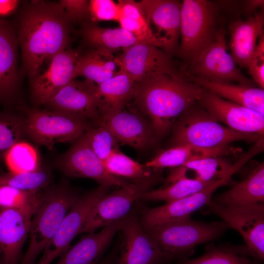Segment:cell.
Listing matches in <instances>:
<instances>
[{
    "label": "cell",
    "mask_w": 264,
    "mask_h": 264,
    "mask_svg": "<svg viewBox=\"0 0 264 264\" xmlns=\"http://www.w3.org/2000/svg\"><path fill=\"white\" fill-rule=\"evenodd\" d=\"M256 49L248 67L249 73L262 89L264 88V36L259 39Z\"/></svg>",
    "instance_id": "cell-43"
},
{
    "label": "cell",
    "mask_w": 264,
    "mask_h": 264,
    "mask_svg": "<svg viewBox=\"0 0 264 264\" xmlns=\"http://www.w3.org/2000/svg\"><path fill=\"white\" fill-rule=\"evenodd\" d=\"M223 206H244L264 203V165L259 164L242 181L229 190L212 198Z\"/></svg>",
    "instance_id": "cell-30"
},
{
    "label": "cell",
    "mask_w": 264,
    "mask_h": 264,
    "mask_svg": "<svg viewBox=\"0 0 264 264\" xmlns=\"http://www.w3.org/2000/svg\"><path fill=\"white\" fill-rule=\"evenodd\" d=\"M51 181L50 171L42 167L32 172L0 173V185L27 192H40L50 185Z\"/></svg>",
    "instance_id": "cell-36"
},
{
    "label": "cell",
    "mask_w": 264,
    "mask_h": 264,
    "mask_svg": "<svg viewBox=\"0 0 264 264\" xmlns=\"http://www.w3.org/2000/svg\"><path fill=\"white\" fill-rule=\"evenodd\" d=\"M90 21L96 23L102 21H117L120 14L118 2L112 0H89Z\"/></svg>",
    "instance_id": "cell-41"
},
{
    "label": "cell",
    "mask_w": 264,
    "mask_h": 264,
    "mask_svg": "<svg viewBox=\"0 0 264 264\" xmlns=\"http://www.w3.org/2000/svg\"><path fill=\"white\" fill-rule=\"evenodd\" d=\"M120 71L113 53L101 49L88 48L77 59L74 78L84 77L98 85L113 77Z\"/></svg>",
    "instance_id": "cell-29"
},
{
    "label": "cell",
    "mask_w": 264,
    "mask_h": 264,
    "mask_svg": "<svg viewBox=\"0 0 264 264\" xmlns=\"http://www.w3.org/2000/svg\"><path fill=\"white\" fill-rule=\"evenodd\" d=\"M183 72L190 80L206 90L264 115V89L240 84L211 82L193 76L184 70Z\"/></svg>",
    "instance_id": "cell-27"
},
{
    "label": "cell",
    "mask_w": 264,
    "mask_h": 264,
    "mask_svg": "<svg viewBox=\"0 0 264 264\" xmlns=\"http://www.w3.org/2000/svg\"><path fill=\"white\" fill-rule=\"evenodd\" d=\"M229 228L223 221L205 222L193 220L191 216L143 228L172 260L189 258L197 245L218 238Z\"/></svg>",
    "instance_id": "cell-5"
},
{
    "label": "cell",
    "mask_w": 264,
    "mask_h": 264,
    "mask_svg": "<svg viewBox=\"0 0 264 264\" xmlns=\"http://www.w3.org/2000/svg\"><path fill=\"white\" fill-rule=\"evenodd\" d=\"M95 264H112V262L110 259L108 258L99 262Z\"/></svg>",
    "instance_id": "cell-46"
},
{
    "label": "cell",
    "mask_w": 264,
    "mask_h": 264,
    "mask_svg": "<svg viewBox=\"0 0 264 264\" xmlns=\"http://www.w3.org/2000/svg\"><path fill=\"white\" fill-rule=\"evenodd\" d=\"M72 22L81 23L90 20L89 0H60L58 2Z\"/></svg>",
    "instance_id": "cell-42"
},
{
    "label": "cell",
    "mask_w": 264,
    "mask_h": 264,
    "mask_svg": "<svg viewBox=\"0 0 264 264\" xmlns=\"http://www.w3.org/2000/svg\"><path fill=\"white\" fill-rule=\"evenodd\" d=\"M233 167L234 164L223 156L195 160L171 168L163 185L183 178L200 181H216L226 176Z\"/></svg>",
    "instance_id": "cell-31"
},
{
    "label": "cell",
    "mask_w": 264,
    "mask_h": 264,
    "mask_svg": "<svg viewBox=\"0 0 264 264\" xmlns=\"http://www.w3.org/2000/svg\"><path fill=\"white\" fill-rule=\"evenodd\" d=\"M264 5V0H247L245 2L244 7L245 9L248 11H252L255 10L260 6Z\"/></svg>",
    "instance_id": "cell-45"
},
{
    "label": "cell",
    "mask_w": 264,
    "mask_h": 264,
    "mask_svg": "<svg viewBox=\"0 0 264 264\" xmlns=\"http://www.w3.org/2000/svg\"><path fill=\"white\" fill-rule=\"evenodd\" d=\"M19 42L15 26L0 17V101H9L17 93L21 72L18 68Z\"/></svg>",
    "instance_id": "cell-21"
},
{
    "label": "cell",
    "mask_w": 264,
    "mask_h": 264,
    "mask_svg": "<svg viewBox=\"0 0 264 264\" xmlns=\"http://www.w3.org/2000/svg\"><path fill=\"white\" fill-rule=\"evenodd\" d=\"M242 151L241 148L231 145L212 148L188 145L174 146L160 152L144 165L155 171L165 168L177 167L191 161L209 157L237 155Z\"/></svg>",
    "instance_id": "cell-25"
},
{
    "label": "cell",
    "mask_w": 264,
    "mask_h": 264,
    "mask_svg": "<svg viewBox=\"0 0 264 264\" xmlns=\"http://www.w3.org/2000/svg\"><path fill=\"white\" fill-rule=\"evenodd\" d=\"M41 192H27L0 185V208L20 210L33 215L38 206Z\"/></svg>",
    "instance_id": "cell-39"
},
{
    "label": "cell",
    "mask_w": 264,
    "mask_h": 264,
    "mask_svg": "<svg viewBox=\"0 0 264 264\" xmlns=\"http://www.w3.org/2000/svg\"><path fill=\"white\" fill-rule=\"evenodd\" d=\"M198 103L219 122L233 130L264 136V115L204 89Z\"/></svg>",
    "instance_id": "cell-19"
},
{
    "label": "cell",
    "mask_w": 264,
    "mask_h": 264,
    "mask_svg": "<svg viewBox=\"0 0 264 264\" xmlns=\"http://www.w3.org/2000/svg\"><path fill=\"white\" fill-rule=\"evenodd\" d=\"M79 197L66 181L50 185L41 191L38 206L31 219L29 245L20 264H36L37 258L54 237Z\"/></svg>",
    "instance_id": "cell-3"
},
{
    "label": "cell",
    "mask_w": 264,
    "mask_h": 264,
    "mask_svg": "<svg viewBox=\"0 0 264 264\" xmlns=\"http://www.w3.org/2000/svg\"><path fill=\"white\" fill-rule=\"evenodd\" d=\"M225 31L221 27L217 31L212 44L190 65L191 75L209 81L219 83L237 82L252 86V82L238 68L231 54L227 51Z\"/></svg>",
    "instance_id": "cell-10"
},
{
    "label": "cell",
    "mask_w": 264,
    "mask_h": 264,
    "mask_svg": "<svg viewBox=\"0 0 264 264\" xmlns=\"http://www.w3.org/2000/svg\"><path fill=\"white\" fill-rule=\"evenodd\" d=\"M163 180L159 171L149 178L133 182L102 197L91 208L80 234L92 233L111 223L126 218L132 206L142 195Z\"/></svg>",
    "instance_id": "cell-8"
},
{
    "label": "cell",
    "mask_w": 264,
    "mask_h": 264,
    "mask_svg": "<svg viewBox=\"0 0 264 264\" xmlns=\"http://www.w3.org/2000/svg\"><path fill=\"white\" fill-rule=\"evenodd\" d=\"M26 135L25 118L0 112V159Z\"/></svg>",
    "instance_id": "cell-38"
},
{
    "label": "cell",
    "mask_w": 264,
    "mask_h": 264,
    "mask_svg": "<svg viewBox=\"0 0 264 264\" xmlns=\"http://www.w3.org/2000/svg\"><path fill=\"white\" fill-rule=\"evenodd\" d=\"M84 134L90 148L103 163L113 151L119 149L118 140L104 124L91 125Z\"/></svg>",
    "instance_id": "cell-40"
},
{
    "label": "cell",
    "mask_w": 264,
    "mask_h": 264,
    "mask_svg": "<svg viewBox=\"0 0 264 264\" xmlns=\"http://www.w3.org/2000/svg\"><path fill=\"white\" fill-rule=\"evenodd\" d=\"M125 219L104 227L97 233H89L62 255L57 264H95L99 262L116 233L120 230Z\"/></svg>",
    "instance_id": "cell-23"
},
{
    "label": "cell",
    "mask_w": 264,
    "mask_h": 264,
    "mask_svg": "<svg viewBox=\"0 0 264 264\" xmlns=\"http://www.w3.org/2000/svg\"><path fill=\"white\" fill-rule=\"evenodd\" d=\"M264 16L257 13L245 21H236L229 26V48L235 62L242 67H248L254 55L257 42L264 34Z\"/></svg>",
    "instance_id": "cell-24"
},
{
    "label": "cell",
    "mask_w": 264,
    "mask_h": 264,
    "mask_svg": "<svg viewBox=\"0 0 264 264\" xmlns=\"http://www.w3.org/2000/svg\"><path fill=\"white\" fill-rule=\"evenodd\" d=\"M0 264H4V261L3 259V257L1 255V254L0 256Z\"/></svg>",
    "instance_id": "cell-47"
},
{
    "label": "cell",
    "mask_w": 264,
    "mask_h": 264,
    "mask_svg": "<svg viewBox=\"0 0 264 264\" xmlns=\"http://www.w3.org/2000/svg\"><path fill=\"white\" fill-rule=\"evenodd\" d=\"M78 34L88 48L101 49L113 53L137 43L132 34L120 26L101 27L90 20L81 23Z\"/></svg>",
    "instance_id": "cell-28"
},
{
    "label": "cell",
    "mask_w": 264,
    "mask_h": 264,
    "mask_svg": "<svg viewBox=\"0 0 264 264\" xmlns=\"http://www.w3.org/2000/svg\"><path fill=\"white\" fill-rule=\"evenodd\" d=\"M148 119L139 111L124 109L100 124L107 127L119 142L141 150L152 146L158 138Z\"/></svg>",
    "instance_id": "cell-20"
},
{
    "label": "cell",
    "mask_w": 264,
    "mask_h": 264,
    "mask_svg": "<svg viewBox=\"0 0 264 264\" xmlns=\"http://www.w3.org/2000/svg\"><path fill=\"white\" fill-rule=\"evenodd\" d=\"M3 159L11 172H32L42 167L37 149L29 143L23 140L10 149Z\"/></svg>",
    "instance_id": "cell-37"
},
{
    "label": "cell",
    "mask_w": 264,
    "mask_h": 264,
    "mask_svg": "<svg viewBox=\"0 0 264 264\" xmlns=\"http://www.w3.org/2000/svg\"><path fill=\"white\" fill-rule=\"evenodd\" d=\"M120 68L134 82H140L156 75L178 73L169 55L151 44L137 43L116 56Z\"/></svg>",
    "instance_id": "cell-13"
},
{
    "label": "cell",
    "mask_w": 264,
    "mask_h": 264,
    "mask_svg": "<svg viewBox=\"0 0 264 264\" xmlns=\"http://www.w3.org/2000/svg\"><path fill=\"white\" fill-rule=\"evenodd\" d=\"M216 181H200L185 178L180 179L169 184L163 185L158 189L146 192L142 195L140 199L151 201L161 200L168 202L197 193Z\"/></svg>",
    "instance_id": "cell-34"
},
{
    "label": "cell",
    "mask_w": 264,
    "mask_h": 264,
    "mask_svg": "<svg viewBox=\"0 0 264 264\" xmlns=\"http://www.w3.org/2000/svg\"><path fill=\"white\" fill-rule=\"evenodd\" d=\"M241 168L236 163L231 172L224 177L219 179L202 190L162 205L146 208L143 211L140 223L143 228L177 220L191 216L194 212L204 207L209 203L214 192L227 184L231 176Z\"/></svg>",
    "instance_id": "cell-15"
},
{
    "label": "cell",
    "mask_w": 264,
    "mask_h": 264,
    "mask_svg": "<svg viewBox=\"0 0 264 264\" xmlns=\"http://www.w3.org/2000/svg\"><path fill=\"white\" fill-rule=\"evenodd\" d=\"M56 164L66 176L91 178L99 185L127 187L132 183L107 170L84 134L72 143L69 148L58 159Z\"/></svg>",
    "instance_id": "cell-11"
},
{
    "label": "cell",
    "mask_w": 264,
    "mask_h": 264,
    "mask_svg": "<svg viewBox=\"0 0 264 264\" xmlns=\"http://www.w3.org/2000/svg\"><path fill=\"white\" fill-rule=\"evenodd\" d=\"M120 230L123 239L118 264H167L172 260L145 231L136 215H128Z\"/></svg>",
    "instance_id": "cell-17"
},
{
    "label": "cell",
    "mask_w": 264,
    "mask_h": 264,
    "mask_svg": "<svg viewBox=\"0 0 264 264\" xmlns=\"http://www.w3.org/2000/svg\"><path fill=\"white\" fill-rule=\"evenodd\" d=\"M80 49L70 48L54 56L47 67L30 80L32 100L37 106L44 105L63 87L75 79L74 74Z\"/></svg>",
    "instance_id": "cell-16"
},
{
    "label": "cell",
    "mask_w": 264,
    "mask_h": 264,
    "mask_svg": "<svg viewBox=\"0 0 264 264\" xmlns=\"http://www.w3.org/2000/svg\"><path fill=\"white\" fill-rule=\"evenodd\" d=\"M155 38L169 55L176 49L180 35L181 2L176 0L138 2Z\"/></svg>",
    "instance_id": "cell-18"
},
{
    "label": "cell",
    "mask_w": 264,
    "mask_h": 264,
    "mask_svg": "<svg viewBox=\"0 0 264 264\" xmlns=\"http://www.w3.org/2000/svg\"><path fill=\"white\" fill-rule=\"evenodd\" d=\"M72 24L58 2H24L14 26L21 50L22 72L29 81L54 56L69 48Z\"/></svg>",
    "instance_id": "cell-1"
},
{
    "label": "cell",
    "mask_w": 264,
    "mask_h": 264,
    "mask_svg": "<svg viewBox=\"0 0 264 264\" xmlns=\"http://www.w3.org/2000/svg\"><path fill=\"white\" fill-rule=\"evenodd\" d=\"M204 89L182 72L161 74L135 82L132 99L150 120L158 137L166 134L177 119L198 103Z\"/></svg>",
    "instance_id": "cell-2"
},
{
    "label": "cell",
    "mask_w": 264,
    "mask_h": 264,
    "mask_svg": "<svg viewBox=\"0 0 264 264\" xmlns=\"http://www.w3.org/2000/svg\"><path fill=\"white\" fill-rule=\"evenodd\" d=\"M134 83L133 80L128 75L119 73L97 85L101 123L123 110L126 105L132 99Z\"/></svg>",
    "instance_id": "cell-26"
},
{
    "label": "cell",
    "mask_w": 264,
    "mask_h": 264,
    "mask_svg": "<svg viewBox=\"0 0 264 264\" xmlns=\"http://www.w3.org/2000/svg\"><path fill=\"white\" fill-rule=\"evenodd\" d=\"M218 8L206 0L181 2V43L178 55L190 65L213 42L218 29Z\"/></svg>",
    "instance_id": "cell-6"
},
{
    "label": "cell",
    "mask_w": 264,
    "mask_h": 264,
    "mask_svg": "<svg viewBox=\"0 0 264 264\" xmlns=\"http://www.w3.org/2000/svg\"><path fill=\"white\" fill-rule=\"evenodd\" d=\"M250 253L244 245L225 243L220 245L209 244L205 252L197 258L178 260V264H258L248 256Z\"/></svg>",
    "instance_id": "cell-33"
},
{
    "label": "cell",
    "mask_w": 264,
    "mask_h": 264,
    "mask_svg": "<svg viewBox=\"0 0 264 264\" xmlns=\"http://www.w3.org/2000/svg\"><path fill=\"white\" fill-rule=\"evenodd\" d=\"M26 135L38 145L52 149L58 143H72L91 126L87 120L50 110L22 107Z\"/></svg>",
    "instance_id": "cell-7"
},
{
    "label": "cell",
    "mask_w": 264,
    "mask_h": 264,
    "mask_svg": "<svg viewBox=\"0 0 264 264\" xmlns=\"http://www.w3.org/2000/svg\"><path fill=\"white\" fill-rule=\"evenodd\" d=\"M104 166L111 174L127 178L137 182L151 177L156 171L146 167L128 156L119 149L113 151L103 162Z\"/></svg>",
    "instance_id": "cell-35"
},
{
    "label": "cell",
    "mask_w": 264,
    "mask_h": 264,
    "mask_svg": "<svg viewBox=\"0 0 264 264\" xmlns=\"http://www.w3.org/2000/svg\"><path fill=\"white\" fill-rule=\"evenodd\" d=\"M21 3L22 1L18 0H0V17H7L14 13Z\"/></svg>",
    "instance_id": "cell-44"
},
{
    "label": "cell",
    "mask_w": 264,
    "mask_h": 264,
    "mask_svg": "<svg viewBox=\"0 0 264 264\" xmlns=\"http://www.w3.org/2000/svg\"><path fill=\"white\" fill-rule=\"evenodd\" d=\"M32 216L20 210L0 208V250L4 264H20Z\"/></svg>",
    "instance_id": "cell-22"
},
{
    "label": "cell",
    "mask_w": 264,
    "mask_h": 264,
    "mask_svg": "<svg viewBox=\"0 0 264 264\" xmlns=\"http://www.w3.org/2000/svg\"><path fill=\"white\" fill-rule=\"evenodd\" d=\"M96 88V84L86 79L83 81L74 79L44 105L50 110L90 120L94 125H98L101 118Z\"/></svg>",
    "instance_id": "cell-14"
},
{
    "label": "cell",
    "mask_w": 264,
    "mask_h": 264,
    "mask_svg": "<svg viewBox=\"0 0 264 264\" xmlns=\"http://www.w3.org/2000/svg\"><path fill=\"white\" fill-rule=\"evenodd\" d=\"M195 104L185 111L173 125L171 138L172 147L188 145L212 148L229 145L238 141L255 143L264 137L222 126L200 105Z\"/></svg>",
    "instance_id": "cell-4"
},
{
    "label": "cell",
    "mask_w": 264,
    "mask_h": 264,
    "mask_svg": "<svg viewBox=\"0 0 264 264\" xmlns=\"http://www.w3.org/2000/svg\"><path fill=\"white\" fill-rule=\"evenodd\" d=\"M118 2L120 6V14L117 22L120 27L132 34L137 43L161 47L138 2L132 0H119Z\"/></svg>",
    "instance_id": "cell-32"
},
{
    "label": "cell",
    "mask_w": 264,
    "mask_h": 264,
    "mask_svg": "<svg viewBox=\"0 0 264 264\" xmlns=\"http://www.w3.org/2000/svg\"><path fill=\"white\" fill-rule=\"evenodd\" d=\"M110 188L99 185L79 197L36 264H50L55 259L68 250L71 241L80 234L92 207L102 197L109 193Z\"/></svg>",
    "instance_id": "cell-12"
},
{
    "label": "cell",
    "mask_w": 264,
    "mask_h": 264,
    "mask_svg": "<svg viewBox=\"0 0 264 264\" xmlns=\"http://www.w3.org/2000/svg\"><path fill=\"white\" fill-rule=\"evenodd\" d=\"M205 211L220 218L242 236L250 256L257 262L264 261V203L223 206L211 201Z\"/></svg>",
    "instance_id": "cell-9"
}]
</instances>
